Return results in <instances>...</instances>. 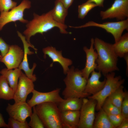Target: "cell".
<instances>
[{
  "label": "cell",
  "instance_id": "6da1fadb",
  "mask_svg": "<svg viewBox=\"0 0 128 128\" xmlns=\"http://www.w3.org/2000/svg\"><path fill=\"white\" fill-rule=\"evenodd\" d=\"M33 16V19L27 23L26 28L23 32L27 41L30 43L32 36L38 33L43 35L55 27L59 28L62 33H69L66 30L67 27L66 25L58 23L54 19L52 10L41 15L34 13Z\"/></svg>",
  "mask_w": 128,
  "mask_h": 128
},
{
  "label": "cell",
  "instance_id": "7a4b0ae2",
  "mask_svg": "<svg viewBox=\"0 0 128 128\" xmlns=\"http://www.w3.org/2000/svg\"><path fill=\"white\" fill-rule=\"evenodd\" d=\"M94 46L98 57L96 62L97 70L105 76L119 69L117 66L118 57L114 52L112 44L97 37L94 39Z\"/></svg>",
  "mask_w": 128,
  "mask_h": 128
},
{
  "label": "cell",
  "instance_id": "3957f363",
  "mask_svg": "<svg viewBox=\"0 0 128 128\" xmlns=\"http://www.w3.org/2000/svg\"><path fill=\"white\" fill-rule=\"evenodd\" d=\"M64 81L66 87L62 92L64 99L76 97L83 98L90 95L84 92L87 80L83 77L81 70L73 66L67 71Z\"/></svg>",
  "mask_w": 128,
  "mask_h": 128
},
{
  "label": "cell",
  "instance_id": "277c9868",
  "mask_svg": "<svg viewBox=\"0 0 128 128\" xmlns=\"http://www.w3.org/2000/svg\"><path fill=\"white\" fill-rule=\"evenodd\" d=\"M33 107L45 128H63L61 111L56 104L46 102Z\"/></svg>",
  "mask_w": 128,
  "mask_h": 128
},
{
  "label": "cell",
  "instance_id": "5b68a950",
  "mask_svg": "<svg viewBox=\"0 0 128 128\" xmlns=\"http://www.w3.org/2000/svg\"><path fill=\"white\" fill-rule=\"evenodd\" d=\"M114 72L109 73L105 76L106 81L102 89L96 94L88 96V98L95 100L96 103V109L99 110L106 99L124 83L125 80L119 76H115Z\"/></svg>",
  "mask_w": 128,
  "mask_h": 128
},
{
  "label": "cell",
  "instance_id": "8992f818",
  "mask_svg": "<svg viewBox=\"0 0 128 128\" xmlns=\"http://www.w3.org/2000/svg\"><path fill=\"white\" fill-rule=\"evenodd\" d=\"M31 2L29 0H23L17 6L8 11L0 12V31L6 24L11 22L19 21L27 24L28 22L23 17L25 10L30 9Z\"/></svg>",
  "mask_w": 128,
  "mask_h": 128
},
{
  "label": "cell",
  "instance_id": "52a82bcc",
  "mask_svg": "<svg viewBox=\"0 0 128 128\" xmlns=\"http://www.w3.org/2000/svg\"><path fill=\"white\" fill-rule=\"evenodd\" d=\"M93 26L100 27L104 29L108 32L113 36L115 42H117L122 36L125 30H128V18L115 22H106L99 23L93 21H90L85 24L78 27L70 26L75 28H80L88 27Z\"/></svg>",
  "mask_w": 128,
  "mask_h": 128
},
{
  "label": "cell",
  "instance_id": "ba28073f",
  "mask_svg": "<svg viewBox=\"0 0 128 128\" xmlns=\"http://www.w3.org/2000/svg\"><path fill=\"white\" fill-rule=\"evenodd\" d=\"M88 99L82 98L78 128H93L96 103L95 100Z\"/></svg>",
  "mask_w": 128,
  "mask_h": 128
},
{
  "label": "cell",
  "instance_id": "9c48e42d",
  "mask_svg": "<svg viewBox=\"0 0 128 128\" xmlns=\"http://www.w3.org/2000/svg\"><path fill=\"white\" fill-rule=\"evenodd\" d=\"M101 19L116 18L118 21L128 17V0H115L111 6L100 13Z\"/></svg>",
  "mask_w": 128,
  "mask_h": 128
},
{
  "label": "cell",
  "instance_id": "30bf717a",
  "mask_svg": "<svg viewBox=\"0 0 128 128\" xmlns=\"http://www.w3.org/2000/svg\"><path fill=\"white\" fill-rule=\"evenodd\" d=\"M60 90L57 88L50 92H43L34 89L32 92V98L27 102L32 107L40 104L48 102L55 103L58 105L64 99L59 95Z\"/></svg>",
  "mask_w": 128,
  "mask_h": 128
},
{
  "label": "cell",
  "instance_id": "8fae6325",
  "mask_svg": "<svg viewBox=\"0 0 128 128\" xmlns=\"http://www.w3.org/2000/svg\"><path fill=\"white\" fill-rule=\"evenodd\" d=\"M19 80L13 99L15 103L26 102L27 96L34 89L33 82L23 72Z\"/></svg>",
  "mask_w": 128,
  "mask_h": 128
},
{
  "label": "cell",
  "instance_id": "7c38bea8",
  "mask_svg": "<svg viewBox=\"0 0 128 128\" xmlns=\"http://www.w3.org/2000/svg\"><path fill=\"white\" fill-rule=\"evenodd\" d=\"M17 33L18 36L20 38L23 42L24 49L23 57L18 68L21 70H23L26 76L34 82L37 80L36 75L33 74L34 71L37 65L35 63H34L32 68L30 69L28 61L27 56L28 55H32L34 53L33 52L30 50L29 48V47L32 48L36 51H37V50L31 43H30L27 42L25 36H23L20 32L17 31Z\"/></svg>",
  "mask_w": 128,
  "mask_h": 128
},
{
  "label": "cell",
  "instance_id": "4fadbf2b",
  "mask_svg": "<svg viewBox=\"0 0 128 128\" xmlns=\"http://www.w3.org/2000/svg\"><path fill=\"white\" fill-rule=\"evenodd\" d=\"M24 55V51L18 46L10 45L7 53L4 56L0 57V61L3 63L8 69L18 68Z\"/></svg>",
  "mask_w": 128,
  "mask_h": 128
},
{
  "label": "cell",
  "instance_id": "5bb4252c",
  "mask_svg": "<svg viewBox=\"0 0 128 128\" xmlns=\"http://www.w3.org/2000/svg\"><path fill=\"white\" fill-rule=\"evenodd\" d=\"M26 102H15L8 104L6 110L10 117L21 122H25L32 113V108Z\"/></svg>",
  "mask_w": 128,
  "mask_h": 128
},
{
  "label": "cell",
  "instance_id": "9a60e30c",
  "mask_svg": "<svg viewBox=\"0 0 128 128\" xmlns=\"http://www.w3.org/2000/svg\"><path fill=\"white\" fill-rule=\"evenodd\" d=\"M94 39L91 40V44L89 48L86 46L83 47V50L86 55V61L84 68L81 70L83 77L87 79L91 73L96 69L97 64L96 63L98 57V54L95 51L94 43Z\"/></svg>",
  "mask_w": 128,
  "mask_h": 128
},
{
  "label": "cell",
  "instance_id": "2e32d148",
  "mask_svg": "<svg viewBox=\"0 0 128 128\" xmlns=\"http://www.w3.org/2000/svg\"><path fill=\"white\" fill-rule=\"evenodd\" d=\"M42 51L45 58H46V55H47L52 60L53 62L50 65V67L52 66L54 63L58 62L62 67L64 73L66 74L69 69V66L72 64L71 60L64 57L62 55L61 51L57 50L55 48L52 46H49L43 48Z\"/></svg>",
  "mask_w": 128,
  "mask_h": 128
},
{
  "label": "cell",
  "instance_id": "e0dca14e",
  "mask_svg": "<svg viewBox=\"0 0 128 128\" xmlns=\"http://www.w3.org/2000/svg\"><path fill=\"white\" fill-rule=\"evenodd\" d=\"M101 76L100 71L97 72L94 70L91 73L90 77L87 80L84 92L90 95H94L101 90L104 87L106 79L100 81V79Z\"/></svg>",
  "mask_w": 128,
  "mask_h": 128
},
{
  "label": "cell",
  "instance_id": "ac0fdd59",
  "mask_svg": "<svg viewBox=\"0 0 128 128\" xmlns=\"http://www.w3.org/2000/svg\"><path fill=\"white\" fill-rule=\"evenodd\" d=\"M80 110H67L61 112L63 128H78Z\"/></svg>",
  "mask_w": 128,
  "mask_h": 128
},
{
  "label": "cell",
  "instance_id": "d6986e66",
  "mask_svg": "<svg viewBox=\"0 0 128 128\" xmlns=\"http://www.w3.org/2000/svg\"><path fill=\"white\" fill-rule=\"evenodd\" d=\"M8 69L7 68L2 69L0 73L6 79L10 86L14 92L16 89L19 77L22 72L18 68Z\"/></svg>",
  "mask_w": 128,
  "mask_h": 128
},
{
  "label": "cell",
  "instance_id": "ffe728a7",
  "mask_svg": "<svg viewBox=\"0 0 128 128\" xmlns=\"http://www.w3.org/2000/svg\"><path fill=\"white\" fill-rule=\"evenodd\" d=\"M82 98L73 97L64 99L58 105L61 112L67 110H80L81 107Z\"/></svg>",
  "mask_w": 128,
  "mask_h": 128
},
{
  "label": "cell",
  "instance_id": "44dd1931",
  "mask_svg": "<svg viewBox=\"0 0 128 128\" xmlns=\"http://www.w3.org/2000/svg\"><path fill=\"white\" fill-rule=\"evenodd\" d=\"M68 9L59 0H56L54 7L52 10L53 18L58 23L64 24L65 19L68 14Z\"/></svg>",
  "mask_w": 128,
  "mask_h": 128
},
{
  "label": "cell",
  "instance_id": "7402d4cb",
  "mask_svg": "<svg viewBox=\"0 0 128 128\" xmlns=\"http://www.w3.org/2000/svg\"><path fill=\"white\" fill-rule=\"evenodd\" d=\"M112 48L118 57L123 58L128 53V33L122 36L117 42L112 44Z\"/></svg>",
  "mask_w": 128,
  "mask_h": 128
},
{
  "label": "cell",
  "instance_id": "603a6c76",
  "mask_svg": "<svg viewBox=\"0 0 128 128\" xmlns=\"http://www.w3.org/2000/svg\"><path fill=\"white\" fill-rule=\"evenodd\" d=\"M95 119L93 128H114L110 121L108 114L102 108Z\"/></svg>",
  "mask_w": 128,
  "mask_h": 128
},
{
  "label": "cell",
  "instance_id": "cb8c5ba5",
  "mask_svg": "<svg viewBox=\"0 0 128 128\" xmlns=\"http://www.w3.org/2000/svg\"><path fill=\"white\" fill-rule=\"evenodd\" d=\"M14 92L9 85L6 78L0 76V99L7 100L13 99Z\"/></svg>",
  "mask_w": 128,
  "mask_h": 128
},
{
  "label": "cell",
  "instance_id": "d4e9b609",
  "mask_svg": "<svg viewBox=\"0 0 128 128\" xmlns=\"http://www.w3.org/2000/svg\"><path fill=\"white\" fill-rule=\"evenodd\" d=\"M123 88L121 85L107 98L121 111L122 103L126 93L123 90Z\"/></svg>",
  "mask_w": 128,
  "mask_h": 128
},
{
  "label": "cell",
  "instance_id": "484cf974",
  "mask_svg": "<svg viewBox=\"0 0 128 128\" xmlns=\"http://www.w3.org/2000/svg\"><path fill=\"white\" fill-rule=\"evenodd\" d=\"M97 6L93 3L87 1L78 6V18L83 19L88 12Z\"/></svg>",
  "mask_w": 128,
  "mask_h": 128
},
{
  "label": "cell",
  "instance_id": "4316f807",
  "mask_svg": "<svg viewBox=\"0 0 128 128\" xmlns=\"http://www.w3.org/2000/svg\"><path fill=\"white\" fill-rule=\"evenodd\" d=\"M102 108L107 114H115L121 113V111L107 98L104 102Z\"/></svg>",
  "mask_w": 128,
  "mask_h": 128
},
{
  "label": "cell",
  "instance_id": "83f0119b",
  "mask_svg": "<svg viewBox=\"0 0 128 128\" xmlns=\"http://www.w3.org/2000/svg\"><path fill=\"white\" fill-rule=\"evenodd\" d=\"M33 112L30 116V120L28 123L30 128H44V125L36 113L34 107Z\"/></svg>",
  "mask_w": 128,
  "mask_h": 128
},
{
  "label": "cell",
  "instance_id": "f1b7e54d",
  "mask_svg": "<svg viewBox=\"0 0 128 128\" xmlns=\"http://www.w3.org/2000/svg\"><path fill=\"white\" fill-rule=\"evenodd\" d=\"M7 124L8 128H30L26 121L21 122L11 117L9 118Z\"/></svg>",
  "mask_w": 128,
  "mask_h": 128
},
{
  "label": "cell",
  "instance_id": "f546056e",
  "mask_svg": "<svg viewBox=\"0 0 128 128\" xmlns=\"http://www.w3.org/2000/svg\"><path fill=\"white\" fill-rule=\"evenodd\" d=\"M17 3L12 0H0V12L8 11L17 6Z\"/></svg>",
  "mask_w": 128,
  "mask_h": 128
},
{
  "label": "cell",
  "instance_id": "4dcf8cb0",
  "mask_svg": "<svg viewBox=\"0 0 128 128\" xmlns=\"http://www.w3.org/2000/svg\"><path fill=\"white\" fill-rule=\"evenodd\" d=\"M108 115L110 121L114 128H117L124 118L121 113L115 114H108Z\"/></svg>",
  "mask_w": 128,
  "mask_h": 128
},
{
  "label": "cell",
  "instance_id": "1f68e13d",
  "mask_svg": "<svg viewBox=\"0 0 128 128\" xmlns=\"http://www.w3.org/2000/svg\"><path fill=\"white\" fill-rule=\"evenodd\" d=\"M121 112L124 118H128V93L127 92L122 103Z\"/></svg>",
  "mask_w": 128,
  "mask_h": 128
},
{
  "label": "cell",
  "instance_id": "d6a6232c",
  "mask_svg": "<svg viewBox=\"0 0 128 128\" xmlns=\"http://www.w3.org/2000/svg\"><path fill=\"white\" fill-rule=\"evenodd\" d=\"M10 45L7 44L0 37V57L4 56L8 52Z\"/></svg>",
  "mask_w": 128,
  "mask_h": 128
},
{
  "label": "cell",
  "instance_id": "836d02e7",
  "mask_svg": "<svg viewBox=\"0 0 128 128\" xmlns=\"http://www.w3.org/2000/svg\"><path fill=\"white\" fill-rule=\"evenodd\" d=\"M65 8L68 9L72 4L74 0H59Z\"/></svg>",
  "mask_w": 128,
  "mask_h": 128
},
{
  "label": "cell",
  "instance_id": "e575fe53",
  "mask_svg": "<svg viewBox=\"0 0 128 128\" xmlns=\"http://www.w3.org/2000/svg\"><path fill=\"white\" fill-rule=\"evenodd\" d=\"M117 128H128V118H124L120 125Z\"/></svg>",
  "mask_w": 128,
  "mask_h": 128
},
{
  "label": "cell",
  "instance_id": "d590c367",
  "mask_svg": "<svg viewBox=\"0 0 128 128\" xmlns=\"http://www.w3.org/2000/svg\"><path fill=\"white\" fill-rule=\"evenodd\" d=\"M105 0H88L87 1L95 4L97 6L103 7V3Z\"/></svg>",
  "mask_w": 128,
  "mask_h": 128
},
{
  "label": "cell",
  "instance_id": "8d00e7d4",
  "mask_svg": "<svg viewBox=\"0 0 128 128\" xmlns=\"http://www.w3.org/2000/svg\"><path fill=\"white\" fill-rule=\"evenodd\" d=\"M8 128L7 124L5 122L2 114L0 113V128Z\"/></svg>",
  "mask_w": 128,
  "mask_h": 128
},
{
  "label": "cell",
  "instance_id": "74e56055",
  "mask_svg": "<svg viewBox=\"0 0 128 128\" xmlns=\"http://www.w3.org/2000/svg\"><path fill=\"white\" fill-rule=\"evenodd\" d=\"M125 60L127 64L126 73L128 74V53L126 54L123 57Z\"/></svg>",
  "mask_w": 128,
  "mask_h": 128
},
{
  "label": "cell",
  "instance_id": "f35d334b",
  "mask_svg": "<svg viewBox=\"0 0 128 128\" xmlns=\"http://www.w3.org/2000/svg\"><path fill=\"white\" fill-rule=\"evenodd\" d=\"M0 59H1V58H0Z\"/></svg>",
  "mask_w": 128,
  "mask_h": 128
}]
</instances>
